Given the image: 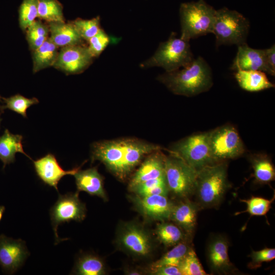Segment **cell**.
I'll return each instance as SVG.
<instances>
[{"label": "cell", "instance_id": "6da1fadb", "mask_svg": "<svg viewBox=\"0 0 275 275\" xmlns=\"http://www.w3.org/2000/svg\"><path fill=\"white\" fill-rule=\"evenodd\" d=\"M157 79L175 94L190 97L208 91L212 86L211 70L201 57L187 66L166 72Z\"/></svg>", "mask_w": 275, "mask_h": 275}, {"label": "cell", "instance_id": "7a4b0ae2", "mask_svg": "<svg viewBox=\"0 0 275 275\" xmlns=\"http://www.w3.org/2000/svg\"><path fill=\"white\" fill-rule=\"evenodd\" d=\"M227 164L225 161L198 171L194 194L200 208H213L223 201L228 189Z\"/></svg>", "mask_w": 275, "mask_h": 275}, {"label": "cell", "instance_id": "3957f363", "mask_svg": "<svg viewBox=\"0 0 275 275\" xmlns=\"http://www.w3.org/2000/svg\"><path fill=\"white\" fill-rule=\"evenodd\" d=\"M216 10L205 0L181 4L179 16L180 38L190 39L212 33Z\"/></svg>", "mask_w": 275, "mask_h": 275}, {"label": "cell", "instance_id": "277c9868", "mask_svg": "<svg viewBox=\"0 0 275 275\" xmlns=\"http://www.w3.org/2000/svg\"><path fill=\"white\" fill-rule=\"evenodd\" d=\"M194 60L189 41L178 38L177 34L172 32L150 58L141 63L140 67H159L166 72H171L188 66Z\"/></svg>", "mask_w": 275, "mask_h": 275}, {"label": "cell", "instance_id": "5b68a950", "mask_svg": "<svg viewBox=\"0 0 275 275\" xmlns=\"http://www.w3.org/2000/svg\"><path fill=\"white\" fill-rule=\"evenodd\" d=\"M249 28V20L238 12L226 7L216 10L212 32L216 47L245 43Z\"/></svg>", "mask_w": 275, "mask_h": 275}, {"label": "cell", "instance_id": "8992f818", "mask_svg": "<svg viewBox=\"0 0 275 275\" xmlns=\"http://www.w3.org/2000/svg\"><path fill=\"white\" fill-rule=\"evenodd\" d=\"M198 171L177 154L166 156L164 175L169 191L181 199L194 195Z\"/></svg>", "mask_w": 275, "mask_h": 275}, {"label": "cell", "instance_id": "52a82bcc", "mask_svg": "<svg viewBox=\"0 0 275 275\" xmlns=\"http://www.w3.org/2000/svg\"><path fill=\"white\" fill-rule=\"evenodd\" d=\"M171 152L197 171L216 163L211 154L208 132L195 134L180 140L172 146Z\"/></svg>", "mask_w": 275, "mask_h": 275}, {"label": "cell", "instance_id": "ba28073f", "mask_svg": "<svg viewBox=\"0 0 275 275\" xmlns=\"http://www.w3.org/2000/svg\"><path fill=\"white\" fill-rule=\"evenodd\" d=\"M208 133L211 154L215 162L237 158L244 153L242 141L233 126H222Z\"/></svg>", "mask_w": 275, "mask_h": 275}, {"label": "cell", "instance_id": "9c48e42d", "mask_svg": "<svg viewBox=\"0 0 275 275\" xmlns=\"http://www.w3.org/2000/svg\"><path fill=\"white\" fill-rule=\"evenodd\" d=\"M125 157L124 138L94 142L91 146L92 161H99L121 180L126 179L124 172Z\"/></svg>", "mask_w": 275, "mask_h": 275}, {"label": "cell", "instance_id": "30bf717a", "mask_svg": "<svg viewBox=\"0 0 275 275\" xmlns=\"http://www.w3.org/2000/svg\"><path fill=\"white\" fill-rule=\"evenodd\" d=\"M78 191L60 195L59 198L50 208V215L54 231L56 244L64 239L59 238L57 229L58 226L64 223L74 221L81 222L86 215V205L78 198Z\"/></svg>", "mask_w": 275, "mask_h": 275}, {"label": "cell", "instance_id": "8fae6325", "mask_svg": "<svg viewBox=\"0 0 275 275\" xmlns=\"http://www.w3.org/2000/svg\"><path fill=\"white\" fill-rule=\"evenodd\" d=\"M117 241L121 249L134 257L145 258L152 252V243L149 234L137 224L127 223L123 225Z\"/></svg>", "mask_w": 275, "mask_h": 275}, {"label": "cell", "instance_id": "7c38bea8", "mask_svg": "<svg viewBox=\"0 0 275 275\" xmlns=\"http://www.w3.org/2000/svg\"><path fill=\"white\" fill-rule=\"evenodd\" d=\"M87 46L80 44L62 47L53 67L68 74L83 72L92 62Z\"/></svg>", "mask_w": 275, "mask_h": 275}, {"label": "cell", "instance_id": "4fadbf2b", "mask_svg": "<svg viewBox=\"0 0 275 275\" xmlns=\"http://www.w3.org/2000/svg\"><path fill=\"white\" fill-rule=\"evenodd\" d=\"M29 255L25 243L4 234L0 235V266L10 274L15 272Z\"/></svg>", "mask_w": 275, "mask_h": 275}, {"label": "cell", "instance_id": "5bb4252c", "mask_svg": "<svg viewBox=\"0 0 275 275\" xmlns=\"http://www.w3.org/2000/svg\"><path fill=\"white\" fill-rule=\"evenodd\" d=\"M131 200L141 214L153 221L163 222L169 219L174 205L166 196L135 195Z\"/></svg>", "mask_w": 275, "mask_h": 275}, {"label": "cell", "instance_id": "9a60e30c", "mask_svg": "<svg viewBox=\"0 0 275 275\" xmlns=\"http://www.w3.org/2000/svg\"><path fill=\"white\" fill-rule=\"evenodd\" d=\"M33 164L40 179L44 184L53 187L57 191L58 184L61 179L66 175H74L81 168L77 167L71 170H65L60 165L56 156L51 153L33 161Z\"/></svg>", "mask_w": 275, "mask_h": 275}, {"label": "cell", "instance_id": "2e32d148", "mask_svg": "<svg viewBox=\"0 0 275 275\" xmlns=\"http://www.w3.org/2000/svg\"><path fill=\"white\" fill-rule=\"evenodd\" d=\"M229 245L227 239L222 236H215L209 241L207 257L209 266L213 272L229 274L235 271L229 257Z\"/></svg>", "mask_w": 275, "mask_h": 275}, {"label": "cell", "instance_id": "e0dca14e", "mask_svg": "<svg viewBox=\"0 0 275 275\" xmlns=\"http://www.w3.org/2000/svg\"><path fill=\"white\" fill-rule=\"evenodd\" d=\"M166 156L161 150H159L146 156L132 177L129 183V189L131 190L135 186L145 181L164 177Z\"/></svg>", "mask_w": 275, "mask_h": 275}, {"label": "cell", "instance_id": "ac0fdd59", "mask_svg": "<svg viewBox=\"0 0 275 275\" xmlns=\"http://www.w3.org/2000/svg\"><path fill=\"white\" fill-rule=\"evenodd\" d=\"M231 68L233 70L261 71L271 75L265 59V50L254 49L246 43L237 46Z\"/></svg>", "mask_w": 275, "mask_h": 275}, {"label": "cell", "instance_id": "d6986e66", "mask_svg": "<svg viewBox=\"0 0 275 275\" xmlns=\"http://www.w3.org/2000/svg\"><path fill=\"white\" fill-rule=\"evenodd\" d=\"M200 208L196 202L188 198L182 199L178 203L174 204L169 219L185 233L191 235L197 225V214Z\"/></svg>", "mask_w": 275, "mask_h": 275}, {"label": "cell", "instance_id": "ffe728a7", "mask_svg": "<svg viewBox=\"0 0 275 275\" xmlns=\"http://www.w3.org/2000/svg\"><path fill=\"white\" fill-rule=\"evenodd\" d=\"M77 191H85L91 196L107 200L103 187V177L96 167L78 170L74 175Z\"/></svg>", "mask_w": 275, "mask_h": 275}, {"label": "cell", "instance_id": "44dd1931", "mask_svg": "<svg viewBox=\"0 0 275 275\" xmlns=\"http://www.w3.org/2000/svg\"><path fill=\"white\" fill-rule=\"evenodd\" d=\"M49 39L58 47L80 44L82 38L72 23L49 22Z\"/></svg>", "mask_w": 275, "mask_h": 275}, {"label": "cell", "instance_id": "7402d4cb", "mask_svg": "<svg viewBox=\"0 0 275 275\" xmlns=\"http://www.w3.org/2000/svg\"><path fill=\"white\" fill-rule=\"evenodd\" d=\"M235 77L239 86L249 92H258L274 87L265 72L258 70H235Z\"/></svg>", "mask_w": 275, "mask_h": 275}, {"label": "cell", "instance_id": "603a6c76", "mask_svg": "<svg viewBox=\"0 0 275 275\" xmlns=\"http://www.w3.org/2000/svg\"><path fill=\"white\" fill-rule=\"evenodd\" d=\"M22 139V135L13 134L7 129L0 136V159L4 164L3 168L7 164L15 161V154L18 152L23 154L32 159L23 151Z\"/></svg>", "mask_w": 275, "mask_h": 275}, {"label": "cell", "instance_id": "cb8c5ba5", "mask_svg": "<svg viewBox=\"0 0 275 275\" xmlns=\"http://www.w3.org/2000/svg\"><path fill=\"white\" fill-rule=\"evenodd\" d=\"M58 48L49 38H48L40 47L34 50V73L53 66L58 54Z\"/></svg>", "mask_w": 275, "mask_h": 275}, {"label": "cell", "instance_id": "d4e9b609", "mask_svg": "<svg viewBox=\"0 0 275 275\" xmlns=\"http://www.w3.org/2000/svg\"><path fill=\"white\" fill-rule=\"evenodd\" d=\"M73 272L80 275H102L106 272L103 260L92 254H86L79 257Z\"/></svg>", "mask_w": 275, "mask_h": 275}, {"label": "cell", "instance_id": "484cf974", "mask_svg": "<svg viewBox=\"0 0 275 275\" xmlns=\"http://www.w3.org/2000/svg\"><path fill=\"white\" fill-rule=\"evenodd\" d=\"M251 162L257 183L266 184L274 179V166L268 157L262 155H256L251 157Z\"/></svg>", "mask_w": 275, "mask_h": 275}, {"label": "cell", "instance_id": "4316f807", "mask_svg": "<svg viewBox=\"0 0 275 275\" xmlns=\"http://www.w3.org/2000/svg\"><path fill=\"white\" fill-rule=\"evenodd\" d=\"M155 234L158 240L167 246H174L184 240L185 236L178 226L164 221L157 225Z\"/></svg>", "mask_w": 275, "mask_h": 275}, {"label": "cell", "instance_id": "83f0119b", "mask_svg": "<svg viewBox=\"0 0 275 275\" xmlns=\"http://www.w3.org/2000/svg\"><path fill=\"white\" fill-rule=\"evenodd\" d=\"M191 247L183 240L164 254L160 258L151 264L150 271L164 265L178 266Z\"/></svg>", "mask_w": 275, "mask_h": 275}, {"label": "cell", "instance_id": "f1b7e54d", "mask_svg": "<svg viewBox=\"0 0 275 275\" xmlns=\"http://www.w3.org/2000/svg\"><path fill=\"white\" fill-rule=\"evenodd\" d=\"M38 18L48 22H65L63 8L57 0H38Z\"/></svg>", "mask_w": 275, "mask_h": 275}, {"label": "cell", "instance_id": "f546056e", "mask_svg": "<svg viewBox=\"0 0 275 275\" xmlns=\"http://www.w3.org/2000/svg\"><path fill=\"white\" fill-rule=\"evenodd\" d=\"M5 104L0 106L2 112L9 109L21 115L24 118L27 117L26 111L31 106L39 103L36 98H28L20 94H16L8 98L2 97Z\"/></svg>", "mask_w": 275, "mask_h": 275}, {"label": "cell", "instance_id": "4dcf8cb0", "mask_svg": "<svg viewBox=\"0 0 275 275\" xmlns=\"http://www.w3.org/2000/svg\"><path fill=\"white\" fill-rule=\"evenodd\" d=\"M49 28L40 20L34 21L26 29V37L30 48L34 51L47 39Z\"/></svg>", "mask_w": 275, "mask_h": 275}, {"label": "cell", "instance_id": "1f68e13d", "mask_svg": "<svg viewBox=\"0 0 275 275\" xmlns=\"http://www.w3.org/2000/svg\"><path fill=\"white\" fill-rule=\"evenodd\" d=\"M274 198V195L273 197L269 200L254 196H252L248 199H240V201L246 204V208L243 211L236 212L235 215L247 212L252 216L265 215L269 211Z\"/></svg>", "mask_w": 275, "mask_h": 275}, {"label": "cell", "instance_id": "d6a6232c", "mask_svg": "<svg viewBox=\"0 0 275 275\" xmlns=\"http://www.w3.org/2000/svg\"><path fill=\"white\" fill-rule=\"evenodd\" d=\"M38 0H23L18 10L19 23L25 31L38 18Z\"/></svg>", "mask_w": 275, "mask_h": 275}, {"label": "cell", "instance_id": "836d02e7", "mask_svg": "<svg viewBox=\"0 0 275 275\" xmlns=\"http://www.w3.org/2000/svg\"><path fill=\"white\" fill-rule=\"evenodd\" d=\"M178 267L182 275L207 274L200 263L195 251L191 248L181 261Z\"/></svg>", "mask_w": 275, "mask_h": 275}, {"label": "cell", "instance_id": "e575fe53", "mask_svg": "<svg viewBox=\"0 0 275 275\" xmlns=\"http://www.w3.org/2000/svg\"><path fill=\"white\" fill-rule=\"evenodd\" d=\"M100 21V17L97 16L90 19L77 18L71 23L82 39L88 41L101 29Z\"/></svg>", "mask_w": 275, "mask_h": 275}, {"label": "cell", "instance_id": "d590c367", "mask_svg": "<svg viewBox=\"0 0 275 275\" xmlns=\"http://www.w3.org/2000/svg\"><path fill=\"white\" fill-rule=\"evenodd\" d=\"M88 48L93 58L98 57L106 48L109 43L107 34L101 29L88 41Z\"/></svg>", "mask_w": 275, "mask_h": 275}, {"label": "cell", "instance_id": "8d00e7d4", "mask_svg": "<svg viewBox=\"0 0 275 275\" xmlns=\"http://www.w3.org/2000/svg\"><path fill=\"white\" fill-rule=\"evenodd\" d=\"M251 258L249 267L251 269H256L260 267L262 263L270 261L275 258V249L265 248L260 251H252Z\"/></svg>", "mask_w": 275, "mask_h": 275}, {"label": "cell", "instance_id": "74e56055", "mask_svg": "<svg viewBox=\"0 0 275 275\" xmlns=\"http://www.w3.org/2000/svg\"><path fill=\"white\" fill-rule=\"evenodd\" d=\"M155 275H182L178 266L164 265L159 267L151 271Z\"/></svg>", "mask_w": 275, "mask_h": 275}, {"label": "cell", "instance_id": "f35d334b", "mask_svg": "<svg viewBox=\"0 0 275 275\" xmlns=\"http://www.w3.org/2000/svg\"><path fill=\"white\" fill-rule=\"evenodd\" d=\"M265 59L267 67L270 72L271 75H275V46L274 44L270 48L264 49Z\"/></svg>", "mask_w": 275, "mask_h": 275}, {"label": "cell", "instance_id": "ab89813d", "mask_svg": "<svg viewBox=\"0 0 275 275\" xmlns=\"http://www.w3.org/2000/svg\"><path fill=\"white\" fill-rule=\"evenodd\" d=\"M5 210V206L3 205H0V221H1L3 214Z\"/></svg>", "mask_w": 275, "mask_h": 275}, {"label": "cell", "instance_id": "60d3db41", "mask_svg": "<svg viewBox=\"0 0 275 275\" xmlns=\"http://www.w3.org/2000/svg\"><path fill=\"white\" fill-rule=\"evenodd\" d=\"M2 120V119L0 117V126H1V123Z\"/></svg>", "mask_w": 275, "mask_h": 275}, {"label": "cell", "instance_id": "b9f144b4", "mask_svg": "<svg viewBox=\"0 0 275 275\" xmlns=\"http://www.w3.org/2000/svg\"><path fill=\"white\" fill-rule=\"evenodd\" d=\"M2 97L0 96V102L2 101Z\"/></svg>", "mask_w": 275, "mask_h": 275}]
</instances>
